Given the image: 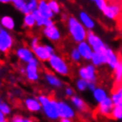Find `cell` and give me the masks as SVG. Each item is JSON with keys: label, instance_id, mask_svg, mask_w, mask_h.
I'll use <instances>...</instances> for the list:
<instances>
[{"label": "cell", "instance_id": "cell-1", "mask_svg": "<svg viewBox=\"0 0 122 122\" xmlns=\"http://www.w3.org/2000/svg\"><path fill=\"white\" fill-rule=\"evenodd\" d=\"M67 28L70 36L75 43H80L86 40L88 35L87 28L78 19L74 17H69L67 19Z\"/></svg>", "mask_w": 122, "mask_h": 122}, {"label": "cell", "instance_id": "cell-2", "mask_svg": "<svg viewBox=\"0 0 122 122\" xmlns=\"http://www.w3.org/2000/svg\"><path fill=\"white\" fill-rule=\"evenodd\" d=\"M37 98L41 103L42 110L44 115L48 119L51 120H56L59 119L58 108H57V100H54L44 95H40Z\"/></svg>", "mask_w": 122, "mask_h": 122}, {"label": "cell", "instance_id": "cell-3", "mask_svg": "<svg viewBox=\"0 0 122 122\" xmlns=\"http://www.w3.org/2000/svg\"><path fill=\"white\" fill-rule=\"evenodd\" d=\"M48 63H49V66L52 69V71L58 74L66 76L69 73V66H68L67 63L65 61L64 58H61L60 56L57 55L55 53L52 54L51 57L49 58Z\"/></svg>", "mask_w": 122, "mask_h": 122}, {"label": "cell", "instance_id": "cell-4", "mask_svg": "<svg viewBox=\"0 0 122 122\" xmlns=\"http://www.w3.org/2000/svg\"><path fill=\"white\" fill-rule=\"evenodd\" d=\"M33 52L35 54V57L39 61L46 62L49 60V58L51 57L52 54H54V49L51 45L49 44H38V45L34 48Z\"/></svg>", "mask_w": 122, "mask_h": 122}, {"label": "cell", "instance_id": "cell-5", "mask_svg": "<svg viewBox=\"0 0 122 122\" xmlns=\"http://www.w3.org/2000/svg\"><path fill=\"white\" fill-rule=\"evenodd\" d=\"M25 74L29 81L35 82L39 80V60L36 57L26 65Z\"/></svg>", "mask_w": 122, "mask_h": 122}, {"label": "cell", "instance_id": "cell-6", "mask_svg": "<svg viewBox=\"0 0 122 122\" xmlns=\"http://www.w3.org/2000/svg\"><path fill=\"white\" fill-rule=\"evenodd\" d=\"M86 41L91 46V48L95 52H104L106 51L107 47H108L100 37L97 35H95L91 31L88 32Z\"/></svg>", "mask_w": 122, "mask_h": 122}, {"label": "cell", "instance_id": "cell-7", "mask_svg": "<svg viewBox=\"0 0 122 122\" xmlns=\"http://www.w3.org/2000/svg\"><path fill=\"white\" fill-rule=\"evenodd\" d=\"M13 38L7 29L0 28V52L6 53L12 48Z\"/></svg>", "mask_w": 122, "mask_h": 122}, {"label": "cell", "instance_id": "cell-8", "mask_svg": "<svg viewBox=\"0 0 122 122\" xmlns=\"http://www.w3.org/2000/svg\"><path fill=\"white\" fill-rule=\"evenodd\" d=\"M57 108L59 119L66 118V119H73L75 118V112L73 109V107L70 106L68 104L63 101H57Z\"/></svg>", "mask_w": 122, "mask_h": 122}, {"label": "cell", "instance_id": "cell-9", "mask_svg": "<svg viewBox=\"0 0 122 122\" xmlns=\"http://www.w3.org/2000/svg\"><path fill=\"white\" fill-rule=\"evenodd\" d=\"M78 73H79L80 78H81V79H84L88 81H97L96 66L93 64L81 66L79 69Z\"/></svg>", "mask_w": 122, "mask_h": 122}, {"label": "cell", "instance_id": "cell-10", "mask_svg": "<svg viewBox=\"0 0 122 122\" xmlns=\"http://www.w3.org/2000/svg\"><path fill=\"white\" fill-rule=\"evenodd\" d=\"M113 107H114V104H113L111 97H107L104 100H103L98 104L97 112L102 116L111 117Z\"/></svg>", "mask_w": 122, "mask_h": 122}, {"label": "cell", "instance_id": "cell-11", "mask_svg": "<svg viewBox=\"0 0 122 122\" xmlns=\"http://www.w3.org/2000/svg\"><path fill=\"white\" fill-rule=\"evenodd\" d=\"M15 54L20 60L26 63V64L29 63L35 58V54H34L32 49H29V48H27V47L18 48L16 50Z\"/></svg>", "mask_w": 122, "mask_h": 122}, {"label": "cell", "instance_id": "cell-12", "mask_svg": "<svg viewBox=\"0 0 122 122\" xmlns=\"http://www.w3.org/2000/svg\"><path fill=\"white\" fill-rule=\"evenodd\" d=\"M121 12V7L118 4H110L104 9V15L109 20H115L119 16Z\"/></svg>", "mask_w": 122, "mask_h": 122}, {"label": "cell", "instance_id": "cell-13", "mask_svg": "<svg viewBox=\"0 0 122 122\" xmlns=\"http://www.w3.org/2000/svg\"><path fill=\"white\" fill-rule=\"evenodd\" d=\"M77 49L79 51L80 54L81 56V58L83 59H85L87 61H89L91 59V57L93 55V49L91 48V46L89 45V43L87 41H82V42H80L78 43V46H77Z\"/></svg>", "mask_w": 122, "mask_h": 122}, {"label": "cell", "instance_id": "cell-14", "mask_svg": "<svg viewBox=\"0 0 122 122\" xmlns=\"http://www.w3.org/2000/svg\"><path fill=\"white\" fill-rule=\"evenodd\" d=\"M43 33L47 38L52 42H58L61 38L60 31L55 25H51L49 27H44L43 29Z\"/></svg>", "mask_w": 122, "mask_h": 122}, {"label": "cell", "instance_id": "cell-15", "mask_svg": "<svg viewBox=\"0 0 122 122\" xmlns=\"http://www.w3.org/2000/svg\"><path fill=\"white\" fill-rule=\"evenodd\" d=\"M105 54H106V65H108V66L110 67L112 70H114L117 65L119 64L120 58L110 47H107Z\"/></svg>", "mask_w": 122, "mask_h": 122}, {"label": "cell", "instance_id": "cell-16", "mask_svg": "<svg viewBox=\"0 0 122 122\" xmlns=\"http://www.w3.org/2000/svg\"><path fill=\"white\" fill-rule=\"evenodd\" d=\"M32 13L35 16V19H36V24L37 27H49V26H51V25H54V22L50 18H46L43 15H42L40 12L37 9H36L35 11L32 12Z\"/></svg>", "mask_w": 122, "mask_h": 122}, {"label": "cell", "instance_id": "cell-17", "mask_svg": "<svg viewBox=\"0 0 122 122\" xmlns=\"http://www.w3.org/2000/svg\"><path fill=\"white\" fill-rule=\"evenodd\" d=\"M24 104L26 109L30 112H39L42 110V105L39 102L38 98L28 97L24 101Z\"/></svg>", "mask_w": 122, "mask_h": 122}, {"label": "cell", "instance_id": "cell-18", "mask_svg": "<svg viewBox=\"0 0 122 122\" xmlns=\"http://www.w3.org/2000/svg\"><path fill=\"white\" fill-rule=\"evenodd\" d=\"M37 10L39 11L42 15H43L46 18L52 19L54 16V12L50 8L48 1H46V0H38Z\"/></svg>", "mask_w": 122, "mask_h": 122}, {"label": "cell", "instance_id": "cell-19", "mask_svg": "<svg viewBox=\"0 0 122 122\" xmlns=\"http://www.w3.org/2000/svg\"><path fill=\"white\" fill-rule=\"evenodd\" d=\"M79 19L80 21L82 23V25L85 27L87 29L91 30L95 28V21L93 20V19L85 12H81L79 14Z\"/></svg>", "mask_w": 122, "mask_h": 122}, {"label": "cell", "instance_id": "cell-20", "mask_svg": "<svg viewBox=\"0 0 122 122\" xmlns=\"http://www.w3.org/2000/svg\"><path fill=\"white\" fill-rule=\"evenodd\" d=\"M91 63L96 67L100 66L102 65L106 64V54L105 51L104 52H93V55L91 57Z\"/></svg>", "mask_w": 122, "mask_h": 122}, {"label": "cell", "instance_id": "cell-21", "mask_svg": "<svg viewBox=\"0 0 122 122\" xmlns=\"http://www.w3.org/2000/svg\"><path fill=\"white\" fill-rule=\"evenodd\" d=\"M44 78H45L46 82L48 83L49 85L51 86V87H54V88H60V87H62L61 80L52 73H46L45 75H44Z\"/></svg>", "mask_w": 122, "mask_h": 122}, {"label": "cell", "instance_id": "cell-22", "mask_svg": "<svg viewBox=\"0 0 122 122\" xmlns=\"http://www.w3.org/2000/svg\"><path fill=\"white\" fill-rule=\"evenodd\" d=\"M71 102L73 105L77 110H79L80 112H86L88 110V106L84 101L81 99V97H77V96H74L73 95V97H71Z\"/></svg>", "mask_w": 122, "mask_h": 122}, {"label": "cell", "instance_id": "cell-23", "mask_svg": "<svg viewBox=\"0 0 122 122\" xmlns=\"http://www.w3.org/2000/svg\"><path fill=\"white\" fill-rule=\"evenodd\" d=\"M0 23H1L2 27L5 29H7L8 31L13 30L14 28H15V21L11 16H3L0 20Z\"/></svg>", "mask_w": 122, "mask_h": 122}, {"label": "cell", "instance_id": "cell-24", "mask_svg": "<svg viewBox=\"0 0 122 122\" xmlns=\"http://www.w3.org/2000/svg\"><path fill=\"white\" fill-rule=\"evenodd\" d=\"M93 93V97H94L95 101L99 104L100 102H102L103 100H104L105 98L108 97V94H107V92L104 90V89H102V88H96L95 89L94 91H92Z\"/></svg>", "mask_w": 122, "mask_h": 122}, {"label": "cell", "instance_id": "cell-25", "mask_svg": "<svg viewBox=\"0 0 122 122\" xmlns=\"http://www.w3.org/2000/svg\"><path fill=\"white\" fill-rule=\"evenodd\" d=\"M36 19L35 16L32 12L29 13H26L24 15V19H23V26L24 28H32L36 26Z\"/></svg>", "mask_w": 122, "mask_h": 122}, {"label": "cell", "instance_id": "cell-26", "mask_svg": "<svg viewBox=\"0 0 122 122\" xmlns=\"http://www.w3.org/2000/svg\"><path fill=\"white\" fill-rule=\"evenodd\" d=\"M12 4L14 5L16 9L19 10L20 12H22L23 14L28 13L25 0H12Z\"/></svg>", "mask_w": 122, "mask_h": 122}, {"label": "cell", "instance_id": "cell-27", "mask_svg": "<svg viewBox=\"0 0 122 122\" xmlns=\"http://www.w3.org/2000/svg\"><path fill=\"white\" fill-rule=\"evenodd\" d=\"M114 72V80L115 82L118 84H120L122 82V59H120L119 64L117 65L115 69L113 70Z\"/></svg>", "mask_w": 122, "mask_h": 122}, {"label": "cell", "instance_id": "cell-28", "mask_svg": "<svg viewBox=\"0 0 122 122\" xmlns=\"http://www.w3.org/2000/svg\"><path fill=\"white\" fill-rule=\"evenodd\" d=\"M111 118H112L115 120H122V107L114 105L111 114Z\"/></svg>", "mask_w": 122, "mask_h": 122}, {"label": "cell", "instance_id": "cell-29", "mask_svg": "<svg viewBox=\"0 0 122 122\" xmlns=\"http://www.w3.org/2000/svg\"><path fill=\"white\" fill-rule=\"evenodd\" d=\"M0 111L5 115L6 117L9 116L12 113V108L9 105L8 103H6L5 101H4L2 98H0Z\"/></svg>", "mask_w": 122, "mask_h": 122}, {"label": "cell", "instance_id": "cell-30", "mask_svg": "<svg viewBox=\"0 0 122 122\" xmlns=\"http://www.w3.org/2000/svg\"><path fill=\"white\" fill-rule=\"evenodd\" d=\"M111 98H112L114 105H119V106L122 107V96L119 94V92L117 89L112 93Z\"/></svg>", "mask_w": 122, "mask_h": 122}, {"label": "cell", "instance_id": "cell-31", "mask_svg": "<svg viewBox=\"0 0 122 122\" xmlns=\"http://www.w3.org/2000/svg\"><path fill=\"white\" fill-rule=\"evenodd\" d=\"M50 8L51 9V11L54 12V14H58L60 12V5L58 3V1L56 0H49L48 1Z\"/></svg>", "mask_w": 122, "mask_h": 122}, {"label": "cell", "instance_id": "cell-32", "mask_svg": "<svg viewBox=\"0 0 122 122\" xmlns=\"http://www.w3.org/2000/svg\"><path fill=\"white\" fill-rule=\"evenodd\" d=\"M26 5H27V8H28V12H32L36 9H37V5H38V0H25Z\"/></svg>", "mask_w": 122, "mask_h": 122}, {"label": "cell", "instance_id": "cell-33", "mask_svg": "<svg viewBox=\"0 0 122 122\" xmlns=\"http://www.w3.org/2000/svg\"><path fill=\"white\" fill-rule=\"evenodd\" d=\"M88 82H89L88 81L80 78L79 80H77L76 81V88L80 91H84L88 89Z\"/></svg>", "mask_w": 122, "mask_h": 122}, {"label": "cell", "instance_id": "cell-34", "mask_svg": "<svg viewBox=\"0 0 122 122\" xmlns=\"http://www.w3.org/2000/svg\"><path fill=\"white\" fill-rule=\"evenodd\" d=\"M11 121L12 122H30L32 121L30 119H28V117H24L22 115H20V114H16V115H13L11 119Z\"/></svg>", "mask_w": 122, "mask_h": 122}, {"label": "cell", "instance_id": "cell-35", "mask_svg": "<svg viewBox=\"0 0 122 122\" xmlns=\"http://www.w3.org/2000/svg\"><path fill=\"white\" fill-rule=\"evenodd\" d=\"M71 58H72V60H73L74 62H77V63L81 60L82 58H81V56L77 48H74V49L72 50V51H71Z\"/></svg>", "mask_w": 122, "mask_h": 122}, {"label": "cell", "instance_id": "cell-36", "mask_svg": "<svg viewBox=\"0 0 122 122\" xmlns=\"http://www.w3.org/2000/svg\"><path fill=\"white\" fill-rule=\"evenodd\" d=\"M93 2L96 4V5L100 11H104V9L107 6V1L106 0H93Z\"/></svg>", "mask_w": 122, "mask_h": 122}, {"label": "cell", "instance_id": "cell-37", "mask_svg": "<svg viewBox=\"0 0 122 122\" xmlns=\"http://www.w3.org/2000/svg\"><path fill=\"white\" fill-rule=\"evenodd\" d=\"M65 94H66V97H73V95H74V92H73V89H72V88H70V87H66V88L65 89Z\"/></svg>", "mask_w": 122, "mask_h": 122}, {"label": "cell", "instance_id": "cell-38", "mask_svg": "<svg viewBox=\"0 0 122 122\" xmlns=\"http://www.w3.org/2000/svg\"><path fill=\"white\" fill-rule=\"evenodd\" d=\"M39 39L37 38V37H34L33 39L31 40V43H30V47L31 49L33 50L34 48H36L38 44H39Z\"/></svg>", "mask_w": 122, "mask_h": 122}, {"label": "cell", "instance_id": "cell-39", "mask_svg": "<svg viewBox=\"0 0 122 122\" xmlns=\"http://www.w3.org/2000/svg\"><path fill=\"white\" fill-rule=\"evenodd\" d=\"M96 88H97L96 81H89V82H88V89H89L90 91H94Z\"/></svg>", "mask_w": 122, "mask_h": 122}, {"label": "cell", "instance_id": "cell-40", "mask_svg": "<svg viewBox=\"0 0 122 122\" xmlns=\"http://www.w3.org/2000/svg\"><path fill=\"white\" fill-rule=\"evenodd\" d=\"M6 121H7L6 116L0 111V122H6Z\"/></svg>", "mask_w": 122, "mask_h": 122}, {"label": "cell", "instance_id": "cell-41", "mask_svg": "<svg viewBox=\"0 0 122 122\" xmlns=\"http://www.w3.org/2000/svg\"><path fill=\"white\" fill-rule=\"evenodd\" d=\"M0 3H2V4H10V3H12V0H0Z\"/></svg>", "mask_w": 122, "mask_h": 122}, {"label": "cell", "instance_id": "cell-42", "mask_svg": "<svg viewBox=\"0 0 122 122\" xmlns=\"http://www.w3.org/2000/svg\"><path fill=\"white\" fill-rule=\"evenodd\" d=\"M72 119H66V118H62V119H60V121L61 122H70Z\"/></svg>", "mask_w": 122, "mask_h": 122}, {"label": "cell", "instance_id": "cell-43", "mask_svg": "<svg viewBox=\"0 0 122 122\" xmlns=\"http://www.w3.org/2000/svg\"><path fill=\"white\" fill-rule=\"evenodd\" d=\"M117 90L119 92V94L122 96V85H119V87H118V89H117Z\"/></svg>", "mask_w": 122, "mask_h": 122}, {"label": "cell", "instance_id": "cell-44", "mask_svg": "<svg viewBox=\"0 0 122 122\" xmlns=\"http://www.w3.org/2000/svg\"><path fill=\"white\" fill-rule=\"evenodd\" d=\"M3 27H2V25H1V23H0V28H2Z\"/></svg>", "mask_w": 122, "mask_h": 122}, {"label": "cell", "instance_id": "cell-45", "mask_svg": "<svg viewBox=\"0 0 122 122\" xmlns=\"http://www.w3.org/2000/svg\"><path fill=\"white\" fill-rule=\"evenodd\" d=\"M0 86H1V81H0Z\"/></svg>", "mask_w": 122, "mask_h": 122}, {"label": "cell", "instance_id": "cell-46", "mask_svg": "<svg viewBox=\"0 0 122 122\" xmlns=\"http://www.w3.org/2000/svg\"><path fill=\"white\" fill-rule=\"evenodd\" d=\"M0 70H1V67H0Z\"/></svg>", "mask_w": 122, "mask_h": 122}, {"label": "cell", "instance_id": "cell-47", "mask_svg": "<svg viewBox=\"0 0 122 122\" xmlns=\"http://www.w3.org/2000/svg\"><path fill=\"white\" fill-rule=\"evenodd\" d=\"M91 1H93V0H91Z\"/></svg>", "mask_w": 122, "mask_h": 122}, {"label": "cell", "instance_id": "cell-48", "mask_svg": "<svg viewBox=\"0 0 122 122\" xmlns=\"http://www.w3.org/2000/svg\"><path fill=\"white\" fill-rule=\"evenodd\" d=\"M121 121H122V120H121Z\"/></svg>", "mask_w": 122, "mask_h": 122}]
</instances>
